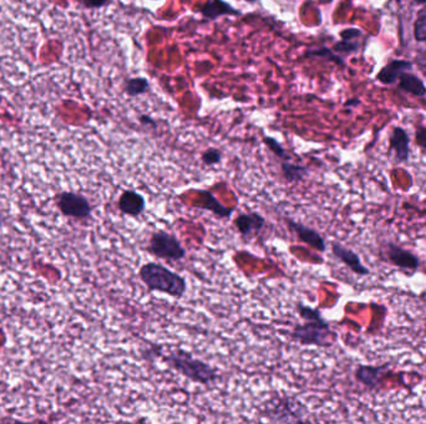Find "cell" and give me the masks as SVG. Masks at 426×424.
Returning <instances> with one entry per match:
<instances>
[{"instance_id": "cell-27", "label": "cell", "mask_w": 426, "mask_h": 424, "mask_svg": "<svg viewBox=\"0 0 426 424\" xmlns=\"http://www.w3.org/2000/svg\"><path fill=\"white\" fill-rule=\"evenodd\" d=\"M140 122L146 126L156 127L155 120L147 115L140 116Z\"/></svg>"}, {"instance_id": "cell-30", "label": "cell", "mask_w": 426, "mask_h": 424, "mask_svg": "<svg viewBox=\"0 0 426 424\" xmlns=\"http://www.w3.org/2000/svg\"><path fill=\"white\" fill-rule=\"evenodd\" d=\"M0 226H1V215H0Z\"/></svg>"}, {"instance_id": "cell-12", "label": "cell", "mask_w": 426, "mask_h": 424, "mask_svg": "<svg viewBox=\"0 0 426 424\" xmlns=\"http://www.w3.org/2000/svg\"><path fill=\"white\" fill-rule=\"evenodd\" d=\"M387 364L382 366H366L359 364L358 369H355V380L360 382L361 385H366L368 390H375L379 383L382 382V377L387 372Z\"/></svg>"}, {"instance_id": "cell-23", "label": "cell", "mask_w": 426, "mask_h": 424, "mask_svg": "<svg viewBox=\"0 0 426 424\" xmlns=\"http://www.w3.org/2000/svg\"><path fill=\"white\" fill-rule=\"evenodd\" d=\"M297 311H298L299 317L303 320H319L323 319L321 313L318 308H310L303 303H297Z\"/></svg>"}, {"instance_id": "cell-4", "label": "cell", "mask_w": 426, "mask_h": 424, "mask_svg": "<svg viewBox=\"0 0 426 424\" xmlns=\"http://www.w3.org/2000/svg\"><path fill=\"white\" fill-rule=\"evenodd\" d=\"M291 337L303 346L331 347L335 341V334L324 317L305 320L303 324H297L291 332Z\"/></svg>"}, {"instance_id": "cell-26", "label": "cell", "mask_w": 426, "mask_h": 424, "mask_svg": "<svg viewBox=\"0 0 426 424\" xmlns=\"http://www.w3.org/2000/svg\"><path fill=\"white\" fill-rule=\"evenodd\" d=\"M415 144L426 149V127H418L415 131Z\"/></svg>"}, {"instance_id": "cell-16", "label": "cell", "mask_w": 426, "mask_h": 424, "mask_svg": "<svg viewBox=\"0 0 426 424\" xmlns=\"http://www.w3.org/2000/svg\"><path fill=\"white\" fill-rule=\"evenodd\" d=\"M411 67H413V64L408 60L390 61L378 74L377 78L380 83L390 85V83H395L404 72L411 70Z\"/></svg>"}, {"instance_id": "cell-15", "label": "cell", "mask_w": 426, "mask_h": 424, "mask_svg": "<svg viewBox=\"0 0 426 424\" xmlns=\"http://www.w3.org/2000/svg\"><path fill=\"white\" fill-rule=\"evenodd\" d=\"M199 13L202 14V17L205 18L206 20H217L218 18L226 17V15L239 17L242 14L241 11L233 8L225 0H208L199 9Z\"/></svg>"}, {"instance_id": "cell-25", "label": "cell", "mask_w": 426, "mask_h": 424, "mask_svg": "<svg viewBox=\"0 0 426 424\" xmlns=\"http://www.w3.org/2000/svg\"><path fill=\"white\" fill-rule=\"evenodd\" d=\"M79 3L88 9H99L106 6L109 0H79Z\"/></svg>"}, {"instance_id": "cell-20", "label": "cell", "mask_w": 426, "mask_h": 424, "mask_svg": "<svg viewBox=\"0 0 426 424\" xmlns=\"http://www.w3.org/2000/svg\"><path fill=\"white\" fill-rule=\"evenodd\" d=\"M124 90L131 97L146 94L149 90V80L146 77H131L125 81Z\"/></svg>"}, {"instance_id": "cell-8", "label": "cell", "mask_w": 426, "mask_h": 424, "mask_svg": "<svg viewBox=\"0 0 426 424\" xmlns=\"http://www.w3.org/2000/svg\"><path fill=\"white\" fill-rule=\"evenodd\" d=\"M284 221H286L288 228L298 237L299 240H302L307 245H309L310 248L314 249L319 253H324L327 250L326 239L321 237V233H318L316 229L305 226L293 219H289V218H286Z\"/></svg>"}, {"instance_id": "cell-18", "label": "cell", "mask_w": 426, "mask_h": 424, "mask_svg": "<svg viewBox=\"0 0 426 424\" xmlns=\"http://www.w3.org/2000/svg\"><path fill=\"white\" fill-rule=\"evenodd\" d=\"M399 88L404 90L405 93L414 95L418 97H425L426 96V86L424 83L419 77L410 72H404L401 76L399 77Z\"/></svg>"}, {"instance_id": "cell-1", "label": "cell", "mask_w": 426, "mask_h": 424, "mask_svg": "<svg viewBox=\"0 0 426 424\" xmlns=\"http://www.w3.org/2000/svg\"><path fill=\"white\" fill-rule=\"evenodd\" d=\"M161 357L171 369L194 383L211 385L216 383L221 377L216 367H212L208 362L194 357L192 353L183 348H175L166 356L162 355Z\"/></svg>"}, {"instance_id": "cell-28", "label": "cell", "mask_w": 426, "mask_h": 424, "mask_svg": "<svg viewBox=\"0 0 426 424\" xmlns=\"http://www.w3.org/2000/svg\"><path fill=\"white\" fill-rule=\"evenodd\" d=\"M416 3H426V0H415Z\"/></svg>"}, {"instance_id": "cell-10", "label": "cell", "mask_w": 426, "mask_h": 424, "mask_svg": "<svg viewBox=\"0 0 426 424\" xmlns=\"http://www.w3.org/2000/svg\"><path fill=\"white\" fill-rule=\"evenodd\" d=\"M117 207L122 214L138 218L146 210V199L141 193L133 191V189H128V191H124L121 196L119 197Z\"/></svg>"}, {"instance_id": "cell-5", "label": "cell", "mask_w": 426, "mask_h": 424, "mask_svg": "<svg viewBox=\"0 0 426 424\" xmlns=\"http://www.w3.org/2000/svg\"><path fill=\"white\" fill-rule=\"evenodd\" d=\"M147 252L159 259L180 261L185 259L187 252L176 235L166 231H154L149 239Z\"/></svg>"}, {"instance_id": "cell-29", "label": "cell", "mask_w": 426, "mask_h": 424, "mask_svg": "<svg viewBox=\"0 0 426 424\" xmlns=\"http://www.w3.org/2000/svg\"><path fill=\"white\" fill-rule=\"evenodd\" d=\"M246 1H251L252 3V1H257V0H246Z\"/></svg>"}, {"instance_id": "cell-6", "label": "cell", "mask_w": 426, "mask_h": 424, "mask_svg": "<svg viewBox=\"0 0 426 424\" xmlns=\"http://www.w3.org/2000/svg\"><path fill=\"white\" fill-rule=\"evenodd\" d=\"M58 207L61 213L75 219H88L93 208L86 197L74 192H62L58 196Z\"/></svg>"}, {"instance_id": "cell-2", "label": "cell", "mask_w": 426, "mask_h": 424, "mask_svg": "<svg viewBox=\"0 0 426 424\" xmlns=\"http://www.w3.org/2000/svg\"><path fill=\"white\" fill-rule=\"evenodd\" d=\"M139 276L151 292H162L171 298L182 299L187 292L186 279L159 263L149 261L142 265Z\"/></svg>"}, {"instance_id": "cell-3", "label": "cell", "mask_w": 426, "mask_h": 424, "mask_svg": "<svg viewBox=\"0 0 426 424\" xmlns=\"http://www.w3.org/2000/svg\"><path fill=\"white\" fill-rule=\"evenodd\" d=\"M260 416L273 423H295L303 422L307 416V408L298 398L293 396L271 397L263 403Z\"/></svg>"}, {"instance_id": "cell-13", "label": "cell", "mask_w": 426, "mask_h": 424, "mask_svg": "<svg viewBox=\"0 0 426 424\" xmlns=\"http://www.w3.org/2000/svg\"><path fill=\"white\" fill-rule=\"evenodd\" d=\"M390 147L389 151L394 152L395 160L398 162H408L410 158V138L404 128L395 127L390 135Z\"/></svg>"}, {"instance_id": "cell-24", "label": "cell", "mask_w": 426, "mask_h": 424, "mask_svg": "<svg viewBox=\"0 0 426 424\" xmlns=\"http://www.w3.org/2000/svg\"><path fill=\"white\" fill-rule=\"evenodd\" d=\"M201 160L204 162V165H218V163H221L222 152L218 149H206L205 152L202 153Z\"/></svg>"}, {"instance_id": "cell-11", "label": "cell", "mask_w": 426, "mask_h": 424, "mask_svg": "<svg viewBox=\"0 0 426 424\" xmlns=\"http://www.w3.org/2000/svg\"><path fill=\"white\" fill-rule=\"evenodd\" d=\"M332 253L337 259L340 260L343 264L347 265L349 269L352 270L357 275H368L371 270L366 268V265L361 263L360 257L358 254L353 252L352 249L344 247L340 242H332Z\"/></svg>"}, {"instance_id": "cell-19", "label": "cell", "mask_w": 426, "mask_h": 424, "mask_svg": "<svg viewBox=\"0 0 426 424\" xmlns=\"http://www.w3.org/2000/svg\"><path fill=\"white\" fill-rule=\"evenodd\" d=\"M281 170L284 181L291 184L302 182L308 176V168L305 165H295L288 160H283Z\"/></svg>"}, {"instance_id": "cell-14", "label": "cell", "mask_w": 426, "mask_h": 424, "mask_svg": "<svg viewBox=\"0 0 426 424\" xmlns=\"http://www.w3.org/2000/svg\"><path fill=\"white\" fill-rule=\"evenodd\" d=\"M201 194V203L199 205H194L201 210H208L211 213L216 215L218 219H229L232 217L234 208L226 207L216 198L215 194H212L210 191H197Z\"/></svg>"}, {"instance_id": "cell-17", "label": "cell", "mask_w": 426, "mask_h": 424, "mask_svg": "<svg viewBox=\"0 0 426 424\" xmlns=\"http://www.w3.org/2000/svg\"><path fill=\"white\" fill-rule=\"evenodd\" d=\"M361 33L358 29H347L340 33L342 41H339L333 46V53L338 54H352L359 49V43L355 40L359 38Z\"/></svg>"}, {"instance_id": "cell-21", "label": "cell", "mask_w": 426, "mask_h": 424, "mask_svg": "<svg viewBox=\"0 0 426 424\" xmlns=\"http://www.w3.org/2000/svg\"><path fill=\"white\" fill-rule=\"evenodd\" d=\"M414 36L418 41H426V6L421 8L415 22H414Z\"/></svg>"}, {"instance_id": "cell-9", "label": "cell", "mask_w": 426, "mask_h": 424, "mask_svg": "<svg viewBox=\"0 0 426 424\" xmlns=\"http://www.w3.org/2000/svg\"><path fill=\"white\" fill-rule=\"evenodd\" d=\"M234 226L239 231L241 237L244 240H248L263 231L266 226V218L257 212H249V213H241L234 218Z\"/></svg>"}, {"instance_id": "cell-22", "label": "cell", "mask_w": 426, "mask_h": 424, "mask_svg": "<svg viewBox=\"0 0 426 424\" xmlns=\"http://www.w3.org/2000/svg\"><path fill=\"white\" fill-rule=\"evenodd\" d=\"M263 142L266 144L268 149L271 151L272 153L274 154V156H277L278 158H281L283 160H291V156L287 153V151L284 149L282 144L278 142L276 138L273 137H263Z\"/></svg>"}, {"instance_id": "cell-7", "label": "cell", "mask_w": 426, "mask_h": 424, "mask_svg": "<svg viewBox=\"0 0 426 424\" xmlns=\"http://www.w3.org/2000/svg\"><path fill=\"white\" fill-rule=\"evenodd\" d=\"M385 255L390 264L398 266L400 269L415 271L420 268L421 261L419 257H416L415 254L411 253L410 250L397 245L395 242H387L385 245Z\"/></svg>"}]
</instances>
